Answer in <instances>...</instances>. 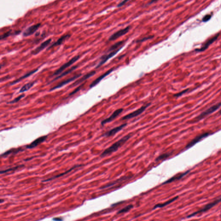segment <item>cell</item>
Returning a JSON list of instances; mask_svg holds the SVG:
<instances>
[{"label": "cell", "instance_id": "ab89813d", "mask_svg": "<svg viewBox=\"0 0 221 221\" xmlns=\"http://www.w3.org/2000/svg\"><path fill=\"white\" fill-rule=\"evenodd\" d=\"M220 114H221V110L220 111Z\"/></svg>", "mask_w": 221, "mask_h": 221}, {"label": "cell", "instance_id": "8fae6325", "mask_svg": "<svg viewBox=\"0 0 221 221\" xmlns=\"http://www.w3.org/2000/svg\"><path fill=\"white\" fill-rule=\"evenodd\" d=\"M130 27V26H127L125 29H121V30H118V31L114 33L109 37V41H114V40H117L120 36L127 33L129 30Z\"/></svg>", "mask_w": 221, "mask_h": 221}, {"label": "cell", "instance_id": "e575fe53", "mask_svg": "<svg viewBox=\"0 0 221 221\" xmlns=\"http://www.w3.org/2000/svg\"><path fill=\"white\" fill-rule=\"evenodd\" d=\"M84 84L81 85L79 86V87L76 88V89H75V90H74L73 92H72V93H71L69 94V96H71V95L74 94L76 93H77V92H78V91H79V90H80V89H81V88L82 87V86H83L84 85Z\"/></svg>", "mask_w": 221, "mask_h": 221}, {"label": "cell", "instance_id": "3957f363", "mask_svg": "<svg viewBox=\"0 0 221 221\" xmlns=\"http://www.w3.org/2000/svg\"><path fill=\"white\" fill-rule=\"evenodd\" d=\"M150 105L151 103H149L146 105V106H142L140 108L137 109V110H135V111H133L131 113H129V114H127V115L123 117L122 118V120H127L130 119L134 118L142 114Z\"/></svg>", "mask_w": 221, "mask_h": 221}, {"label": "cell", "instance_id": "1f68e13d", "mask_svg": "<svg viewBox=\"0 0 221 221\" xmlns=\"http://www.w3.org/2000/svg\"><path fill=\"white\" fill-rule=\"evenodd\" d=\"M11 32L12 30H9V31L6 32V33H5L4 34L2 35H1V37H0V38H1V40H4V39H5V38L9 37L10 35H11Z\"/></svg>", "mask_w": 221, "mask_h": 221}, {"label": "cell", "instance_id": "ffe728a7", "mask_svg": "<svg viewBox=\"0 0 221 221\" xmlns=\"http://www.w3.org/2000/svg\"><path fill=\"white\" fill-rule=\"evenodd\" d=\"M190 171L188 170L185 171V172H183V173L177 174V175L171 177V178L169 179H168V180L162 183V184H167V183H170L175 181L179 180L181 179L182 178H183V177H184V176H185V175H187V174Z\"/></svg>", "mask_w": 221, "mask_h": 221}, {"label": "cell", "instance_id": "5bb4252c", "mask_svg": "<svg viewBox=\"0 0 221 221\" xmlns=\"http://www.w3.org/2000/svg\"><path fill=\"white\" fill-rule=\"evenodd\" d=\"M81 74H79L76 75L74 76L73 77H71V78H69V79H66V80H64L62 82H61L59 83V84L54 86V87L52 88L50 90V91H53V90H55V89H57L63 87L65 85L67 84H69V83H71L74 80H75L77 78H79V76H81Z\"/></svg>", "mask_w": 221, "mask_h": 221}, {"label": "cell", "instance_id": "52a82bcc", "mask_svg": "<svg viewBox=\"0 0 221 221\" xmlns=\"http://www.w3.org/2000/svg\"><path fill=\"white\" fill-rule=\"evenodd\" d=\"M210 134V133H208V132H206V133H203V134L198 135L196 137L194 138L193 140H192L191 142L188 143V145L186 146V148H190L192 147L193 146L195 145V144H197L198 142H200L202 140L209 136Z\"/></svg>", "mask_w": 221, "mask_h": 221}, {"label": "cell", "instance_id": "277c9868", "mask_svg": "<svg viewBox=\"0 0 221 221\" xmlns=\"http://www.w3.org/2000/svg\"><path fill=\"white\" fill-rule=\"evenodd\" d=\"M80 58V56L77 55L74 57L73 58H71L70 61H68L66 63L62 65L60 68H58L57 70L55 72L53 76H57L58 75L61 74L63 71H64L66 68H68L69 67L71 66L72 64H73L75 62L78 61Z\"/></svg>", "mask_w": 221, "mask_h": 221}, {"label": "cell", "instance_id": "f35d334b", "mask_svg": "<svg viewBox=\"0 0 221 221\" xmlns=\"http://www.w3.org/2000/svg\"><path fill=\"white\" fill-rule=\"evenodd\" d=\"M4 200H2V199H1V203H3V202H4Z\"/></svg>", "mask_w": 221, "mask_h": 221}, {"label": "cell", "instance_id": "4dcf8cb0", "mask_svg": "<svg viewBox=\"0 0 221 221\" xmlns=\"http://www.w3.org/2000/svg\"><path fill=\"white\" fill-rule=\"evenodd\" d=\"M24 96V94L20 95V96H18L15 99H13V100H12V101L9 102V103H8V104H14V103H17V102H19V101H20V100H21V99H22V98H23Z\"/></svg>", "mask_w": 221, "mask_h": 221}, {"label": "cell", "instance_id": "2e32d148", "mask_svg": "<svg viewBox=\"0 0 221 221\" xmlns=\"http://www.w3.org/2000/svg\"><path fill=\"white\" fill-rule=\"evenodd\" d=\"M71 35L70 34H67L65 35H63V36H61L59 39H58L57 40V41L55 42L52 45H50L48 48H47V50H49V49H51L52 47H56V46H59V45H61L65 41H66L67 40L69 39V38L71 37Z\"/></svg>", "mask_w": 221, "mask_h": 221}, {"label": "cell", "instance_id": "4316f807", "mask_svg": "<svg viewBox=\"0 0 221 221\" xmlns=\"http://www.w3.org/2000/svg\"><path fill=\"white\" fill-rule=\"evenodd\" d=\"M127 178V177H123V178H120L119 179H118V180H117L116 181H115L113 182V183H109V184H108L107 185H106V186H104V187L101 188V189H105L106 188L110 187V186H112V185H114V184L116 183L117 182H119L120 181H122L125 180L127 179L128 178Z\"/></svg>", "mask_w": 221, "mask_h": 221}, {"label": "cell", "instance_id": "8d00e7d4", "mask_svg": "<svg viewBox=\"0 0 221 221\" xmlns=\"http://www.w3.org/2000/svg\"><path fill=\"white\" fill-rule=\"evenodd\" d=\"M128 1H123L121 2L118 5L117 7H118V8H119V7H122L123 5H124V4H125Z\"/></svg>", "mask_w": 221, "mask_h": 221}, {"label": "cell", "instance_id": "44dd1931", "mask_svg": "<svg viewBox=\"0 0 221 221\" xmlns=\"http://www.w3.org/2000/svg\"><path fill=\"white\" fill-rule=\"evenodd\" d=\"M77 67H78V66H74L73 67H71V68H70V69H69V70H67V71L64 72V73H62V74H61L60 75L58 76H56V77L55 78H54V79H53L52 80L51 82H49V83L48 84H51V83H52V82H54V81H56V80H57V79H60V78L64 77V76H65L67 75L70 74V73H71V72H73V71H74V70L76 69V68H77Z\"/></svg>", "mask_w": 221, "mask_h": 221}, {"label": "cell", "instance_id": "d4e9b609", "mask_svg": "<svg viewBox=\"0 0 221 221\" xmlns=\"http://www.w3.org/2000/svg\"><path fill=\"white\" fill-rule=\"evenodd\" d=\"M22 150V149H11V150H8V151L6 152H4V153H3V154L1 155V156L3 157H7V156H8V155H10V154H11V153H13V154H14V153H18V152L21 151Z\"/></svg>", "mask_w": 221, "mask_h": 221}, {"label": "cell", "instance_id": "f546056e", "mask_svg": "<svg viewBox=\"0 0 221 221\" xmlns=\"http://www.w3.org/2000/svg\"><path fill=\"white\" fill-rule=\"evenodd\" d=\"M23 166H24L23 165H20V166H16V167H13V168H11V169H8L5 170L1 171V174H4V173H7V172H9V171L15 170L18 169V168L23 167Z\"/></svg>", "mask_w": 221, "mask_h": 221}, {"label": "cell", "instance_id": "7402d4cb", "mask_svg": "<svg viewBox=\"0 0 221 221\" xmlns=\"http://www.w3.org/2000/svg\"><path fill=\"white\" fill-rule=\"evenodd\" d=\"M83 166V165H79L74 166V167H72V168H71V169L68 170L67 171H66L65 172H64V173L58 174V175L54 176V177H52V178H50L49 179H47V180H45L43 181L42 182H47L50 181L52 180L55 179L57 178H59V177H62V176H63V175H65V174H67V173H69V172H71V171L73 170H74V169H75V168H78V167H81V166Z\"/></svg>", "mask_w": 221, "mask_h": 221}, {"label": "cell", "instance_id": "836d02e7", "mask_svg": "<svg viewBox=\"0 0 221 221\" xmlns=\"http://www.w3.org/2000/svg\"><path fill=\"white\" fill-rule=\"evenodd\" d=\"M188 90L189 89H185V90H183V91H181V92H180V93H178L174 95V96L176 97H179L182 96L184 94V93H187V92H188Z\"/></svg>", "mask_w": 221, "mask_h": 221}, {"label": "cell", "instance_id": "6da1fadb", "mask_svg": "<svg viewBox=\"0 0 221 221\" xmlns=\"http://www.w3.org/2000/svg\"><path fill=\"white\" fill-rule=\"evenodd\" d=\"M132 136V134H129L126 135L123 137L121 138L118 141L115 142L110 147L105 149L100 155V157L101 158H104L115 152L117 151L123 145H124L125 143Z\"/></svg>", "mask_w": 221, "mask_h": 221}, {"label": "cell", "instance_id": "cb8c5ba5", "mask_svg": "<svg viewBox=\"0 0 221 221\" xmlns=\"http://www.w3.org/2000/svg\"><path fill=\"white\" fill-rule=\"evenodd\" d=\"M35 84V82L33 81V82H30V83L25 84L21 88V89H20V91H19V93H24V92L28 91V90H29Z\"/></svg>", "mask_w": 221, "mask_h": 221}, {"label": "cell", "instance_id": "4fadbf2b", "mask_svg": "<svg viewBox=\"0 0 221 221\" xmlns=\"http://www.w3.org/2000/svg\"><path fill=\"white\" fill-rule=\"evenodd\" d=\"M127 123L122 124L118 127H115L112 129L110 130L109 131L106 132L105 134L103 135V137H110L111 136H114L115 134L118 133L119 131H121L124 127H125L127 125Z\"/></svg>", "mask_w": 221, "mask_h": 221}, {"label": "cell", "instance_id": "83f0119b", "mask_svg": "<svg viewBox=\"0 0 221 221\" xmlns=\"http://www.w3.org/2000/svg\"><path fill=\"white\" fill-rule=\"evenodd\" d=\"M171 154L169 153H164V154H162L159 156L156 159V161H159L160 160L166 159L167 158H169Z\"/></svg>", "mask_w": 221, "mask_h": 221}, {"label": "cell", "instance_id": "9c48e42d", "mask_svg": "<svg viewBox=\"0 0 221 221\" xmlns=\"http://www.w3.org/2000/svg\"><path fill=\"white\" fill-rule=\"evenodd\" d=\"M122 47H120V48H119L117 50H115V51H113V52H111L110 53H109L108 54L106 55H104L103 56L101 57L100 59H101V61L99 64L97 65L96 68H97L100 67V66L103 65V64H105L108 59L114 56L121 49Z\"/></svg>", "mask_w": 221, "mask_h": 221}, {"label": "cell", "instance_id": "603a6c76", "mask_svg": "<svg viewBox=\"0 0 221 221\" xmlns=\"http://www.w3.org/2000/svg\"><path fill=\"white\" fill-rule=\"evenodd\" d=\"M178 198V197L177 196V197H175V198H172V199L167 201V202L164 203L157 204V205L154 206L153 209H156L158 208H162V207H164V206H166L167 205H169V204H170L171 203L173 202L174 201L176 200Z\"/></svg>", "mask_w": 221, "mask_h": 221}, {"label": "cell", "instance_id": "f1b7e54d", "mask_svg": "<svg viewBox=\"0 0 221 221\" xmlns=\"http://www.w3.org/2000/svg\"><path fill=\"white\" fill-rule=\"evenodd\" d=\"M133 208V205H128L127 206H126L125 208H123L121 210H120L118 212L117 214H121L125 213V212H127L129 211L131 209Z\"/></svg>", "mask_w": 221, "mask_h": 221}, {"label": "cell", "instance_id": "d6986e66", "mask_svg": "<svg viewBox=\"0 0 221 221\" xmlns=\"http://www.w3.org/2000/svg\"><path fill=\"white\" fill-rule=\"evenodd\" d=\"M38 71V68H37V69H35V70H33V71H30V72L26 73V74H25L24 75L21 76V77H20V78H18V79H16V80L13 81V82H11V83L9 84V85L12 86L16 84H17V83H18L19 82H21L22 80H23V79H25V78H27V77L30 76L31 75H33V74H35V72H37Z\"/></svg>", "mask_w": 221, "mask_h": 221}, {"label": "cell", "instance_id": "7c38bea8", "mask_svg": "<svg viewBox=\"0 0 221 221\" xmlns=\"http://www.w3.org/2000/svg\"><path fill=\"white\" fill-rule=\"evenodd\" d=\"M41 25V23H39L30 26L23 32V35L24 37H27L32 35L40 28Z\"/></svg>", "mask_w": 221, "mask_h": 221}, {"label": "cell", "instance_id": "ba28073f", "mask_svg": "<svg viewBox=\"0 0 221 221\" xmlns=\"http://www.w3.org/2000/svg\"><path fill=\"white\" fill-rule=\"evenodd\" d=\"M124 110L122 108H119L114 111L112 115L109 117L105 119L101 122V125L103 126L106 124L107 123H110L111 121L114 120L116 118L118 117Z\"/></svg>", "mask_w": 221, "mask_h": 221}, {"label": "cell", "instance_id": "9a60e30c", "mask_svg": "<svg viewBox=\"0 0 221 221\" xmlns=\"http://www.w3.org/2000/svg\"><path fill=\"white\" fill-rule=\"evenodd\" d=\"M96 71H91V72H89V73H88V74L84 75L83 77H81L80 79H77V80H76L74 84H71V85L70 86V88H72L75 87V86H76L78 85L79 84L83 83V82H84L85 80L89 79V78L90 77H92L95 74H96Z\"/></svg>", "mask_w": 221, "mask_h": 221}, {"label": "cell", "instance_id": "8992f818", "mask_svg": "<svg viewBox=\"0 0 221 221\" xmlns=\"http://www.w3.org/2000/svg\"><path fill=\"white\" fill-rule=\"evenodd\" d=\"M220 36V33L217 34L216 35L214 36L213 37L208 39L206 42L201 47L198 49H196L195 51L197 52H203L205 51V50L208 48L210 45L212 44L213 42H214L216 40L218 39V37Z\"/></svg>", "mask_w": 221, "mask_h": 221}, {"label": "cell", "instance_id": "5b68a950", "mask_svg": "<svg viewBox=\"0 0 221 221\" xmlns=\"http://www.w3.org/2000/svg\"><path fill=\"white\" fill-rule=\"evenodd\" d=\"M221 106V103H218L217 104H215V105H214V106L210 107V108L207 109V110H205V111L203 112L202 113H201L200 115H199L197 117L196 119H197V120H201L203 119L207 116L208 115L211 114L212 113H213L215 111L218 110L219 108H220Z\"/></svg>", "mask_w": 221, "mask_h": 221}, {"label": "cell", "instance_id": "30bf717a", "mask_svg": "<svg viewBox=\"0 0 221 221\" xmlns=\"http://www.w3.org/2000/svg\"><path fill=\"white\" fill-rule=\"evenodd\" d=\"M52 39H48V40H45L44 42H43L40 45V46H38L36 47L35 49H34L31 52V54L32 55H37L38 54L40 53L41 51L43 50L45 48H46L47 46H48L50 43H51V41H52Z\"/></svg>", "mask_w": 221, "mask_h": 221}, {"label": "cell", "instance_id": "74e56055", "mask_svg": "<svg viewBox=\"0 0 221 221\" xmlns=\"http://www.w3.org/2000/svg\"><path fill=\"white\" fill-rule=\"evenodd\" d=\"M53 220L55 221H62L63 219L62 218H58V217H56V218H54L53 219Z\"/></svg>", "mask_w": 221, "mask_h": 221}, {"label": "cell", "instance_id": "d6a6232c", "mask_svg": "<svg viewBox=\"0 0 221 221\" xmlns=\"http://www.w3.org/2000/svg\"><path fill=\"white\" fill-rule=\"evenodd\" d=\"M212 15L210 14H206L204 17L203 18L202 21L203 22H206L208 21L209 20H210L211 18Z\"/></svg>", "mask_w": 221, "mask_h": 221}, {"label": "cell", "instance_id": "d590c367", "mask_svg": "<svg viewBox=\"0 0 221 221\" xmlns=\"http://www.w3.org/2000/svg\"><path fill=\"white\" fill-rule=\"evenodd\" d=\"M153 36H148V37H144V38H142L141 40H137V42H144V41H146V40L152 39V38H153Z\"/></svg>", "mask_w": 221, "mask_h": 221}, {"label": "cell", "instance_id": "ac0fdd59", "mask_svg": "<svg viewBox=\"0 0 221 221\" xmlns=\"http://www.w3.org/2000/svg\"><path fill=\"white\" fill-rule=\"evenodd\" d=\"M114 68H111L110 70H108V71L106 72L105 74L100 76H99V77H98V78H97V79H95V80H94V81L91 83V84L89 85V87H90V88H92L94 87V86H96V85H97L98 84V83H99V82H100V81L103 79V78H105V77H106L109 74H110L112 71H114Z\"/></svg>", "mask_w": 221, "mask_h": 221}, {"label": "cell", "instance_id": "484cf974", "mask_svg": "<svg viewBox=\"0 0 221 221\" xmlns=\"http://www.w3.org/2000/svg\"><path fill=\"white\" fill-rule=\"evenodd\" d=\"M123 42H124L122 41L117 42L115 43V44L112 45V46H110L109 49H108V51H109V52H113V51L117 50L118 49V47L123 43Z\"/></svg>", "mask_w": 221, "mask_h": 221}, {"label": "cell", "instance_id": "7a4b0ae2", "mask_svg": "<svg viewBox=\"0 0 221 221\" xmlns=\"http://www.w3.org/2000/svg\"><path fill=\"white\" fill-rule=\"evenodd\" d=\"M221 202V198L220 199H217V200H215L214 201L210 203H208V204H206L205 205L202 209L201 210H199L198 211L195 212H193V213L191 214L190 215H189L188 216V218H191V217H193V216H195V215H197L198 214L203 213V212H205L209 210L210 209L212 208L213 206L215 205H217V204Z\"/></svg>", "mask_w": 221, "mask_h": 221}, {"label": "cell", "instance_id": "e0dca14e", "mask_svg": "<svg viewBox=\"0 0 221 221\" xmlns=\"http://www.w3.org/2000/svg\"><path fill=\"white\" fill-rule=\"evenodd\" d=\"M47 138V136H43V137H40L38 138L37 139L33 141L31 144L27 145L26 146V148L27 149H33L34 148L37 147L38 145H40L41 143H42L44 142Z\"/></svg>", "mask_w": 221, "mask_h": 221}]
</instances>
